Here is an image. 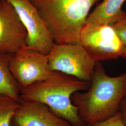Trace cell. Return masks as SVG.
I'll list each match as a JSON object with an SVG mask.
<instances>
[{"label":"cell","mask_w":126,"mask_h":126,"mask_svg":"<svg viewBox=\"0 0 126 126\" xmlns=\"http://www.w3.org/2000/svg\"><path fill=\"white\" fill-rule=\"evenodd\" d=\"M126 96V72L109 76L103 64L97 62L89 88L84 93H74L71 99L82 121L86 125H93L119 112Z\"/></svg>","instance_id":"6da1fadb"},{"label":"cell","mask_w":126,"mask_h":126,"mask_svg":"<svg viewBox=\"0 0 126 126\" xmlns=\"http://www.w3.org/2000/svg\"><path fill=\"white\" fill-rule=\"evenodd\" d=\"M91 82L83 81L63 72L54 71L47 79L22 88L20 98L45 104L58 116L72 126H84L78 110L72 103V95L88 90Z\"/></svg>","instance_id":"7a4b0ae2"},{"label":"cell","mask_w":126,"mask_h":126,"mask_svg":"<svg viewBox=\"0 0 126 126\" xmlns=\"http://www.w3.org/2000/svg\"><path fill=\"white\" fill-rule=\"evenodd\" d=\"M99 0H30L58 44L79 43L90 10Z\"/></svg>","instance_id":"3957f363"},{"label":"cell","mask_w":126,"mask_h":126,"mask_svg":"<svg viewBox=\"0 0 126 126\" xmlns=\"http://www.w3.org/2000/svg\"><path fill=\"white\" fill-rule=\"evenodd\" d=\"M47 57L51 72H60L83 81H92L97 62L80 43H55Z\"/></svg>","instance_id":"277c9868"},{"label":"cell","mask_w":126,"mask_h":126,"mask_svg":"<svg viewBox=\"0 0 126 126\" xmlns=\"http://www.w3.org/2000/svg\"><path fill=\"white\" fill-rule=\"evenodd\" d=\"M79 43L96 62L123 56L122 41L112 25L85 23L80 32Z\"/></svg>","instance_id":"5b68a950"},{"label":"cell","mask_w":126,"mask_h":126,"mask_svg":"<svg viewBox=\"0 0 126 126\" xmlns=\"http://www.w3.org/2000/svg\"><path fill=\"white\" fill-rule=\"evenodd\" d=\"M9 68L21 88L47 79L51 74L47 55L26 45L12 55Z\"/></svg>","instance_id":"8992f818"},{"label":"cell","mask_w":126,"mask_h":126,"mask_svg":"<svg viewBox=\"0 0 126 126\" xmlns=\"http://www.w3.org/2000/svg\"><path fill=\"white\" fill-rule=\"evenodd\" d=\"M13 5L26 29L25 45L47 55L55 43L45 21L30 0H7Z\"/></svg>","instance_id":"52a82bcc"},{"label":"cell","mask_w":126,"mask_h":126,"mask_svg":"<svg viewBox=\"0 0 126 126\" xmlns=\"http://www.w3.org/2000/svg\"><path fill=\"white\" fill-rule=\"evenodd\" d=\"M26 29L13 5L0 0V52L14 54L25 45Z\"/></svg>","instance_id":"ba28073f"},{"label":"cell","mask_w":126,"mask_h":126,"mask_svg":"<svg viewBox=\"0 0 126 126\" xmlns=\"http://www.w3.org/2000/svg\"><path fill=\"white\" fill-rule=\"evenodd\" d=\"M58 116L45 104L34 100L20 99L11 126H71Z\"/></svg>","instance_id":"9c48e42d"},{"label":"cell","mask_w":126,"mask_h":126,"mask_svg":"<svg viewBox=\"0 0 126 126\" xmlns=\"http://www.w3.org/2000/svg\"><path fill=\"white\" fill-rule=\"evenodd\" d=\"M125 0H103L89 14L85 23H97L113 25L126 17V12L122 9V6Z\"/></svg>","instance_id":"30bf717a"},{"label":"cell","mask_w":126,"mask_h":126,"mask_svg":"<svg viewBox=\"0 0 126 126\" xmlns=\"http://www.w3.org/2000/svg\"><path fill=\"white\" fill-rule=\"evenodd\" d=\"M12 55L0 52V94L9 96L19 101L22 88L9 68V60Z\"/></svg>","instance_id":"8fae6325"},{"label":"cell","mask_w":126,"mask_h":126,"mask_svg":"<svg viewBox=\"0 0 126 126\" xmlns=\"http://www.w3.org/2000/svg\"><path fill=\"white\" fill-rule=\"evenodd\" d=\"M19 101L6 95L0 94V126H11Z\"/></svg>","instance_id":"7c38bea8"},{"label":"cell","mask_w":126,"mask_h":126,"mask_svg":"<svg viewBox=\"0 0 126 126\" xmlns=\"http://www.w3.org/2000/svg\"><path fill=\"white\" fill-rule=\"evenodd\" d=\"M122 41L123 47L122 58L126 59V16L112 25Z\"/></svg>","instance_id":"4fadbf2b"},{"label":"cell","mask_w":126,"mask_h":126,"mask_svg":"<svg viewBox=\"0 0 126 126\" xmlns=\"http://www.w3.org/2000/svg\"><path fill=\"white\" fill-rule=\"evenodd\" d=\"M93 126H125L122 120L121 113L119 112L112 117L102 121L96 122Z\"/></svg>","instance_id":"5bb4252c"},{"label":"cell","mask_w":126,"mask_h":126,"mask_svg":"<svg viewBox=\"0 0 126 126\" xmlns=\"http://www.w3.org/2000/svg\"><path fill=\"white\" fill-rule=\"evenodd\" d=\"M119 112L121 113L123 122L126 126V96L120 104Z\"/></svg>","instance_id":"9a60e30c"},{"label":"cell","mask_w":126,"mask_h":126,"mask_svg":"<svg viewBox=\"0 0 126 126\" xmlns=\"http://www.w3.org/2000/svg\"><path fill=\"white\" fill-rule=\"evenodd\" d=\"M92 126V125H85V126Z\"/></svg>","instance_id":"2e32d148"}]
</instances>
